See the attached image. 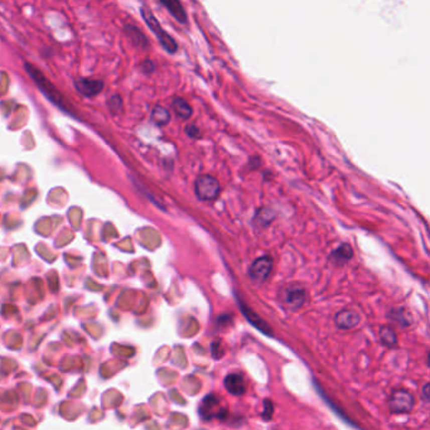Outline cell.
I'll return each mask as SVG.
<instances>
[{
	"mask_svg": "<svg viewBox=\"0 0 430 430\" xmlns=\"http://www.w3.org/2000/svg\"><path fill=\"white\" fill-rule=\"evenodd\" d=\"M24 67H26V71H27V73L29 75V77H31L32 80L34 81V83L37 85V87H38L39 90L43 92V95L47 97V99L50 100V101L52 102L55 106H57L58 109L63 110V111L67 112V114L75 116V114H73V112H71V109L67 106V102H66L65 97L61 95L60 91H58L57 88L55 87V85H52V83H51V81L48 80V78H47L46 76H44L43 73H42L41 71H39L38 68L36 67V66L31 65V63H26V65H24Z\"/></svg>",
	"mask_w": 430,
	"mask_h": 430,
	"instance_id": "cell-1",
	"label": "cell"
},
{
	"mask_svg": "<svg viewBox=\"0 0 430 430\" xmlns=\"http://www.w3.org/2000/svg\"><path fill=\"white\" fill-rule=\"evenodd\" d=\"M140 12H141V17L142 19L146 21L147 26L149 27V29H151L154 34H156L159 43L162 44V47H163L164 50H166L168 53L177 52L178 46H177L176 41H174V39L172 38V37L169 36L163 28H162L161 23H159L158 19L154 17V14L152 13L148 8H146V7H142V8L140 9Z\"/></svg>",
	"mask_w": 430,
	"mask_h": 430,
	"instance_id": "cell-2",
	"label": "cell"
},
{
	"mask_svg": "<svg viewBox=\"0 0 430 430\" xmlns=\"http://www.w3.org/2000/svg\"><path fill=\"white\" fill-rule=\"evenodd\" d=\"M220 193V183L211 176H201L196 181V195L201 201H212Z\"/></svg>",
	"mask_w": 430,
	"mask_h": 430,
	"instance_id": "cell-3",
	"label": "cell"
},
{
	"mask_svg": "<svg viewBox=\"0 0 430 430\" xmlns=\"http://www.w3.org/2000/svg\"><path fill=\"white\" fill-rule=\"evenodd\" d=\"M389 407L395 414H405L414 407V397L405 390H397L389 400Z\"/></svg>",
	"mask_w": 430,
	"mask_h": 430,
	"instance_id": "cell-4",
	"label": "cell"
},
{
	"mask_svg": "<svg viewBox=\"0 0 430 430\" xmlns=\"http://www.w3.org/2000/svg\"><path fill=\"white\" fill-rule=\"evenodd\" d=\"M272 267V259L270 256H262L259 257L254 261L249 270V275L254 281L261 282L264 281L270 274Z\"/></svg>",
	"mask_w": 430,
	"mask_h": 430,
	"instance_id": "cell-5",
	"label": "cell"
},
{
	"mask_svg": "<svg viewBox=\"0 0 430 430\" xmlns=\"http://www.w3.org/2000/svg\"><path fill=\"white\" fill-rule=\"evenodd\" d=\"M104 82L92 78H78L75 81V87L81 95L86 97H92L99 95L104 88Z\"/></svg>",
	"mask_w": 430,
	"mask_h": 430,
	"instance_id": "cell-6",
	"label": "cell"
},
{
	"mask_svg": "<svg viewBox=\"0 0 430 430\" xmlns=\"http://www.w3.org/2000/svg\"><path fill=\"white\" fill-rule=\"evenodd\" d=\"M306 302V291L301 286H289L284 292V303L291 309H298Z\"/></svg>",
	"mask_w": 430,
	"mask_h": 430,
	"instance_id": "cell-7",
	"label": "cell"
},
{
	"mask_svg": "<svg viewBox=\"0 0 430 430\" xmlns=\"http://www.w3.org/2000/svg\"><path fill=\"white\" fill-rule=\"evenodd\" d=\"M225 387L231 395H235V396L244 395L246 391V384H245L244 377L238 373H230V375L226 376Z\"/></svg>",
	"mask_w": 430,
	"mask_h": 430,
	"instance_id": "cell-8",
	"label": "cell"
},
{
	"mask_svg": "<svg viewBox=\"0 0 430 430\" xmlns=\"http://www.w3.org/2000/svg\"><path fill=\"white\" fill-rule=\"evenodd\" d=\"M218 405H220V400L215 396V395H208L203 399L202 404L200 406V415L202 419L210 420L213 416H220L221 412L216 411L218 410Z\"/></svg>",
	"mask_w": 430,
	"mask_h": 430,
	"instance_id": "cell-9",
	"label": "cell"
},
{
	"mask_svg": "<svg viewBox=\"0 0 430 430\" xmlns=\"http://www.w3.org/2000/svg\"><path fill=\"white\" fill-rule=\"evenodd\" d=\"M334 321L341 329H350L357 326L358 322H360V314L352 309H345V311H341L340 313L336 314Z\"/></svg>",
	"mask_w": 430,
	"mask_h": 430,
	"instance_id": "cell-10",
	"label": "cell"
},
{
	"mask_svg": "<svg viewBox=\"0 0 430 430\" xmlns=\"http://www.w3.org/2000/svg\"><path fill=\"white\" fill-rule=\"evenodd\" d=\"M161 3L168 9L169 13L179 22V23H186L188 17H187L186 11L179 0H161Z\"/></svg>",
	"mask_w": 430,
	"mask_h": 430,
	"instance_id": "cell-11",
	"label": "cell"
},
{
	"mask_svg": "<svg viewBox=\"0 0 430 430\" xmlns=\"http://www.w3.org/2000/svg\"><path fill=\"white\" fill-rule=\"evenodd\" d=\"M172 107H173L177 116L183 120H187L192 115V107H191V105H189L186 100L182 99V97H176V99L173 100V102H172Z\"/></svg>",
	"mask_w": 430,
	"mask_h": 430,
	"instance_id": "cell-12",
	"label": "cell"
},
{
	"mask_svg": "<svg viewBox=\"0 0 430 430\" xmlns=\"http://www.w3.org/2000/svg\"><path fill=\"white\" fill-rule=\"evenodd\" d=\"M241 308H242V313L245 314V317L247 318V321L250 322V323L252 324L254 327H256L259 331H261L262 333L265 334H271V332H270V327H267V324L265 323L264 321H262L261 318H260L259 316H256L255 313H252L251 311H250V308H246L245 306H242L241 304Z\"/></svg>",
	"mask_w": 430,
	"mask_h": 430,
	"instance_id": "cell-13",
	"label": "cell"
},
{
	"mask_svg": "<svg viewBox=\"0 0 430 430\" xmlns=\"http://www.w3.org/2000/svg\"><path fill=\"white\" fill-rule=\"evenodd\" d=\"M151 119L152 121L156 125H158V126H164V125L168 124L169 120H171V114H169V111L166 107L159 106L158 105V106L154 107L153 111H152Z\"/></svg>",
	"mask_w": 430,
	"mask_h": 430,
	"instance_id": "cell-14",
	"label": "cell"
},
{
	"mask_svg": "<svg viewBox=\"0 0 430 430\" xmlns=\"http://www.w3.org/2000/svg\"><path fill=\"white\" fill-rule=\"evenodd\" d=\"M125 32H126L127 37L131 39V42L134 44H136V46H139V47L148 46V39H147V37L144 36V34L140 32V29H137L136 27L126 26L125 27Z\"/></svg>",
	"mask_w": 430,
	"mask_h": 430,
	"instance_id": "cell-15",
	"label": "cell"
},
{
	"mask_svg": "<svg viewBox=\"0 0 430 430\" xmlns=\"http://www.w3.org/2000/svg\"><path fill=\"white\" fill-rule=\"evenodd\" d=\"M352 255H353L352 247H351L348 244H342L340 245V247H338L333 254H332V257H333V260L337 262V264H343V262L348 261V260L352 257Z\"/></svg>",
	"mask_w": 430,
	"mask_h": 430,
	"instance_id": "cell-16",
	"label": "cell"
},
{
	"mask_svg": "<svg viewBox=\"0 0 430 430\" xmlns=\"http://www.w3.org/2000/svg\"><path fill=\"white\" fill-rule=\"evenodd\" d=\"M380 338L381 342L387 347L396 345V334H395L394 329L390 328V327H382L380 329Z\"/></svg>",
	"mask_w": 430,
	"mask_h": 430,
	"instance_id": "cell-17",
	"label": "cell"
},
{
	"mask_svg": "<svg viewBox=\"0 0 430 430\" xmlns=\"http://www.w3.org/2000/svg\"><path fill=\"white\" fill-rule=\"evenodd\" d=\"M121 106H122V102H121V99H120V96H117V95L116 96H112V99L110 100V104H109L110 110L114 112H117L119 110H121Z\"/></svg>",
	"mask_w": 430,
	"mask_h": 430,
	"instance_id": "cell-18",
	"label": "cell"
},
{
	"mask_svg": "<svg viewBox=\"0 0 430 430\" xmlns=\"http://www.w3.org/2000/svg\"><path fill=\"white\" fill-rule=\"evenodd\" d=\"M186 131H187V134L189 135V136H192V137H197L198 135H200V129H198V127L193 124L187 125Z\"/></svg>",
	"mask_w": 430,
	"mask_h": 430,
	"instance_id": "cell-19",
	"label": "cell"
},
{
	"mask_svg": "<svg viewBox=\"0 0 430 430\" xmlns=\"http://www.w3.org/2000/svg\"><path fill=\"white\" fill-rule=\"evenodd\" d=\"M264 405H265V412H267V414H269V417H271V414H272L271 401H270V400H265ZM262 414H264V412H262Z\"/></svg>",
	"mask_w": 430,
	"mask_h": 430,
	"instance_id": "cell-20",
	"label": "cell"
},
{
	"mask_svg": "<svg viewBox=\"0 0 430 430\" xmlns=\"http://www.w3.org/2000/svg\"><path fill=\"white\" fill-rule=\"evenodd\" d=\"M144 67L148 68V70H147V72H152V71L154 70V65L151 62V61H146V62H144Z\"/></svg>",
	"mask_w": 430,
	"mask_h": 430,
	"instance_id": "cell-21",
	"label": "cell"
},
{
	"mask_svg": "<svg viewBox=\"0 0 430 430\" xmlns=\"http://www.w3.org/2000/svg\"><path fill=\"white\" fill-rule=\"evenodd\" d=\"M427 389H429V386H427V384L424 386V395H425V400L429 399V396H427Z\"/></svg>",
	"mask_w": 430,
	"mask_h": 430,
	"instance_id": "cell-22",
	"label": "cell"
}]
</instances>
